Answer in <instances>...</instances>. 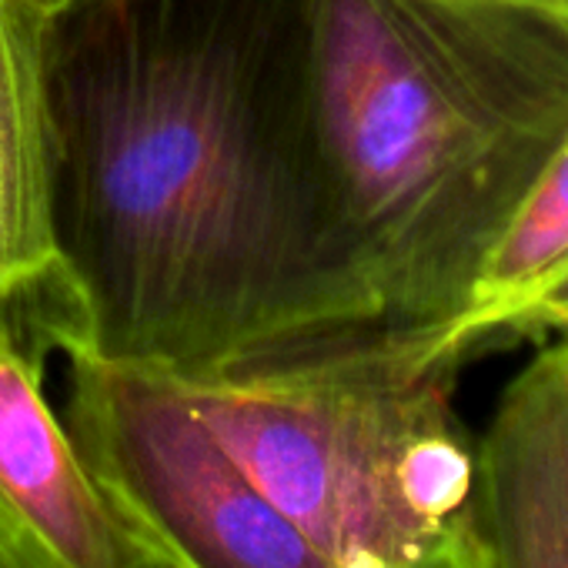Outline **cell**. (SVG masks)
<instances>
[{
  "label": "cell",
  "mask_w": 568,
  "mask_h": 568,
  "mask_svg": "<svg viewBox=\"0 0 568 568\" xmlns=\"http://www.w3.org/2000/svg\"><path fill=\"white\" fill-rule=\"evenodd\" d=\"M308 58L312 0H58L61 352L211 382L378 328L332 224Z\"/></svg>",
  "instance_id": "1"
},
{
  "label": "cell",
  "mask_w": 568,
  "mask_h": 568,
  "mask_svg": "<svg viewBox=\"0 0 568 568\" xmlns=\"http://www.w3.org/2000/svg\"><path fill=\"white\" fill-rule=\"evenodd\" d=\"M308 88L332 224L372 322L445 328L568 134V11L312 0Z\"/></svg>",
  "instance_id": "2"
},
{
  "label": "cell",
  "mask_w": 568,
  "mask_h": 568,
  "mask_svg": "<svg viewBox=\"0 0 568 568\" xmlns=\"http://www.w3.org/2000/svg\"><path fill=\"white\" fill-rule=\"evenodd\" d=\"M458 375L432 332L362 328L178 388L328 568H402L468 521Z\"/></svg>",
  "instance_id": "3"
},
{
  "label": "cell",
  "mask_w": 568,
  "mask_h": 568,
  "mask_svg": "<svg viewBox=\"0 0 568 568\" xmlns=\"http://www.w3.org/2000/svg\"><path fill=\"white\" fill-rule=\"evenodd\" d=\"M61 355V418L104 498L161 568H328L178 382L81 348Z\"/></svg>",
  "instance_id": "4"
},
{
  "label": "cell",
  "mask_w": 568,
  "mask_h": 568,
  "mask_svg": "<svg viewBox=\"0 0 568 568\" xmlns=\"http://www.w3.org/2000/svg\"><path fill=\"white\" fill-rule=\"evenodd\" d=\"M58 0H0V322L41 355L74 335L54 237L48 24Z\"/></svg>",
  "instance_id": "5"
},
{
  "label": "cell",
  "mask_w": 568,
  "mask_h": 568,
  "mask_svg": "<svg viewBox=\"0 0 568 568\" xmlns=\"http://www.w3.org/2000/svg\"><path fill=\"white\" fill-rule=\"evenodd\" d=\"M468 531L485 568H568V338L541 345L475 438Z\"/></svg>",
  "instance_id": "6"
},
{
  "label": "cell",
  "mask_w": 568,
  "mask_h": 568,
  "mask_svg": "<svg viewBox=\"0 0 568 568\" xmlns=\"http://www.w3.org/2000/svg\"><path fill=\"white\" fill-rule=\"evenodd\" d=\"M44 358L0 322V498L61 568H161L104 498L48 402Z\"/></svg>",
  "instance_id": "7"
},
{
  "label": "cell",
  "mask_w": 568,
  "mask_h": 568,
  "mask_svg": "<svg viewBox=\"0 0 568 568\" xmlns=\"http://www.w3.org/2000/svg\"><path fill=\"white\" fill-rule=\"evenodd\" d=\"M568 254V134L535 174L521 204L515 207L505 234L488 254L468 308L445 328H462L488 318L505 302ZM438 328V332H445Z\"/></svg>",
  "instance_id": "8"
},
{
  "label": "cell",
  "mask_w": 568,
  "mask_h": 568,
  "mask_svg": "<svg viewBox=\"0 0 568 568\" xmlns=\"http://www.w3.org/2000/svg\"><path fill=\"white\" fill-rule=\"evenodd\" d=\"M568 338V254L541 271L525 292L475 325L432 332L435 352L458 368L518 345H548Z\"/></svg>",
  "instance_id": "9"
},
{
  "label": "cell",
  "mask_w": 568,
  "mask_h": 568,
  "mask_svg": "<svg viewBox=\"0 0 568 568\" xmlns=\"http://www.w3.org/2000/svg\"><path fill=\"white\" fill-rule=\"evenodd\" d=\"M0 568H61L0 498Z\"/></svg>",
  "instance_id": "10"
},
{
  "label": "cell",
  "mask_w": 568,
  "mask_h": 568,
  "mask_svg": "<svg viewBox=\"0 0 568 568\" xmlns=\"http://www.w3.org/2000/svg\"><path fill=\"white\" fill-rule=\"evenodd\" d=\"M402 568H485V565H481L478 545H475V538L468 531V521H465L455 535H448L435 548L422 551L418 558L405 561Z\"/></svg>",
  "instance_id": "11"
},
{
  "label": "cell",
  "mask_w": 568,
  "mask_h": 568,
  "mask_svg": "<svg viewBox=\"0 0 568 568\" xmlns=\"http://www.w3.org/2000/svg\"><path fill=\"white\" fill-rule=\"evenodd\" d=\"M511 4H528V8H548V11H568V0H511Z\"/></svg>",
  "instance_id": "12"
}]
</instances>
